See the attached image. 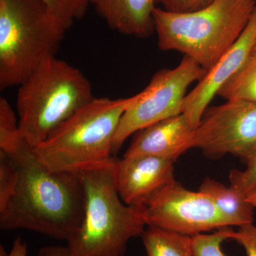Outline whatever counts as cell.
<instances>
[{"label":"cell","instance_id":"cb8c5ba5","mask_svg":"<svg viewBox=\"0 0 256 256\" xmlns=\"http://www.w3.org/2000/svg\"><path fill=\"white\" fill-rule=\"evenodd\" d=\"M28 245L21 237L14 239L9 254H6L4 248L2 250V246H1V254H3V256H28Z\"/></svg>","mask_w":256,"mask_h":256},{"label":"cell","instance_id":"7402d4cb","mask_svg":"<svg viewBox=\"0 0 256 256\" xmlns=\"http://www.w3.org/2000/svg\"><path fill=\"white\" fill-rule=\"evenodd\" d=\"M228 236L244 248L247 256H256V226L254 224L242 226L237 232L228 227Z\"/></svg>","mask_w":256,"mask_h":256},{"label":"cell","instance_id":"2e32d148","mask_svg":"<svg viewBox=\"0 0 256 256\" xmlns=\"http://www.w3.org/2000/svg\"><path fill=\"white\" fill-rule=\"evenodd\" d=\"M217 96L226 100L256 102V56H250L242 68L220 88Z\"/></svg>","mask_w":256,"mask_h":256},{"label":"cell","instance_id":"5bb4252c","mask_svg":"<svg viewBox=\"0 0 256 256\" xmlns=\"http://www.w3.org/2000/svg\"><path fill=\"white\" fill-rule=\"evenodd\" d=\"M198 191L208 195L222 214L234 226H242L254 222L255 207L232 186H227L213 178L204 180Z\"/></svg>","mask_w":256,"mask_h":256},{"label":"cell","instance_id":"30bf717a","mask_svg":"<svg viewBox=\"0 0 256 256\" xmlns=\"http://www.w3.org/2000/svg\"><path fill=\"white\" fill-rule=\"evenodd\" d=\"M256 42V6L237 41L185 97L182 114L194 129L200 124L208 104L217 96L220 88L250 58Z\"/></svg>","mask_w":256,"mask_h":256},{"label":"cell","instance_id":"4316f807","mask_svg":"<svg viewBox=\"0 0 256 256\" xmlns=\"http://www.w3.org/2000/svg\"><path fill=\"white\" fill-rule=\"evenodd\" d=\"M252 56H256V42L255 44V46H254V50H252Z\"/></svg>","mask_w":256,"mask_h":256},{"label":"cell","instance_id":"277c9868","mask_svg":"<svg viewBox=\"0 0 256 256\" xmlns=\"http://www.w3.org/2000/svg\"><path fill=\"white\" fill-rule=\"evenodd\" d=\"M138 96L94 98L34 148L37 158L52 171L74 173L110 161L121 118Z\"/></svg>","mask_w":256,"mask_h":256},{"label":"cell","instance_id":"ba28073f","mask_svg":"<svg viewBox=\"0 0 256 256\" xmlns=\"http://www.w3.org/2000/svg\"><path fill=\"white\" fill-rule=\"evenodd\" d=\"M194 148L213 159L230 154L247 162L256 153V102L230 100L208 108L194 130Z\"/></svg>","mask_w":256,"mask_h":256},{"label":"cell","instance_id":"ffe728a7","mask_svg":"<svg viewBox=\"0 0 256 256\" xmlns=\"http://www.w3.org/2000/svg\"><path fill=\"white\" fill-rule=\"evenodd\" d=\"M228 228L220 229L212 234H201L192 236L194 256H227L222 250V246L229 239Z\"/></svg>","mask_w":256,"mask_h":256},{"label":"cell","instance_id":"52a82bcc","mask_svg":"<svg viewBox=\"0 0 256 256\" xmlns=\"http://www.w3.org/2000/svg\"><path fill=\"white\" fill-rule=\"evenodd\" d=\"M206 73L194 60L184 56L176 68L161 69L154 74L122 114L112 142L114 154L134 133L182 114L188 86Z\"/></svg>","mask_w":256,"mask_h":256},{"label":"cell","instance_id":"5b68a950","mask_svg":"<svg viewBox=\"0 0 256 256\" xmlns=\"http://www.w3.org/2000/svg\"><path fill=\"white\" fill-rule=\"evenodd\" d=\"M94 98L92 84L80 70L55 56L48 57L18 88L23 138L32 148L38 146Z\"/></svg>","mask_w":256,"mask_h":256},{"label":"cell","instance_id":"603a6c76","mask_svg":"<svg viewBox=\"0 0 256 256\" xmlns=\"http://www.w3.org/2000/svg\"><path fill=\"white\" fill-rule=\"evenodd\" d=\"M216 0H156L165 11L173 13H188L206 8Z\"/></svg>","mask_w":256,"mask_h":256},{"label":"cell","instance_id":"7a4b0ae2","mask_svg":"<svg viewBox=\"0 0 256 256\" xmlns=\"http://www.w3.org/2000/svg\"><path fill=\"white\" fill-rule=\"evenodd\" d=\"M116 160L78 173L85 205L82 224L67 242L72 256H124L128 242L146 229L140 208L128 206L120 196Z\"/></svg>","mask_w":256,"mask_h":256},{"label":"cell","instance_id":"4fadbf2b","mask_svg":"<svg viewBox=\"0 0 256 256\" xmlns=\"http://www.w3.org/2000/svg\"><path fill=\"white\" fill-rule=\"evenodd\" d=\"M109 28L140 38L154 32L153 13L156 0H90Z\"/></svg>","mask_w":256,"mask_h":256},{"label":"cell","instance_id":"44dd1931","mask_svg":"<svg viewBox=\"0 0 256 256\" xmlns=\"http://www.w3.org/2000/svg\"><path fill=\"white\" fill-rule=\"evenodd\" d=\"M230 186L246 197L256 194V153L247 162L244 171L232 170L230 173Z\"/></svg>","mask_w":256,"mask_h":256},{"label":"cell","instance_id":"9a60e30c","mask_svg":"<svg viewBox=\"0 0 256 256\" xmlns=\"http://www.w3.org/2000/svg\"><path fill=\"white\" fill-rule=\"evenodd\" d=\"M146 227L141 236L146 256H194L191 236L158 227Z\"/></svg>","mask_w":256,"mask_h":256},{"label":"cell","instance_id":"7c38bea8","mask_svg":"<svg viewBox=\"0 0 256 256\" xmlns=\"http://www.w3.org/2000/svg\"><path fill=\"white\" fill-rule=\"evenodd\" d=\"M194 129L183 114L138 131L124 156H152L174 162L194 148Z\"/></svg>","mask_w":256,"mask_h":256},{"label":"cell","instance_id":"e0dca14e","mask_svg":"<svg viewBox=\"0 0 256 256\" xmlns=\"http://www.w3.org/2000/svg\"><path fill=\"white\" fill-rule=\"evenodd\" d=\"M24 140L14 110L4 98H0V150L11 154Z\"/></svg>","mask_w":256,"mask_h":256},{"label":"cell","instance_id":"ac0fdd59","mask_svg":"<svg viewBox=\"0 0 256 256\" xmlns=\"http://www.w3.org/2000/svg\"><path fill=\"white\" fill-rule=\"evenodd\" d=\"M20 173L10 154L0 150V212L4 210L18 188Z\"/></svg>","mask_w":256,"mask_h":256},{"label":"cell","instance_id":"d6986e66","mask_svg":"<svg viewBox=\"0 0 256 256\" xmlns=\"http://www.w3.org/2000/svg\"><path fill=\"white\" fill-rule=\"evenodd\" d=\"M56 18L67 28H72L76 20H80L86 13L90 0H41Z\"/></svg>","mask_w":256,"mask_h":256},{"label":"cell","instance_id":"3957f363","mask_svg":"<svg viewBox=\"0 0 256 256\" xmlns=\"http://www.w3.org/2000/svg\"><path fill=\"white\" fill-rule=\"evenodd\" d=\"M256 6V0H216L192 12L156 8L158 46L180 52L208 72L242 35Z\"/></svg>","mask_w":256,"mask_h":256},{"label":"cell","instance_id":"6da1fadb","mask_svg":"<svg viewBox=\"0 0 256 256\" xmlns=\"http://www.w3.org/2000/svg\"><path fill=\"white\" fill-rule=\"evenodd\" d=\"M8 154L18 166L20 180L14 196L0 212V228L26 229L68 242L84 216L85 193L80 175L48 169L25 140Z\"/></svg>","mask_w":256,"mask_h":256},{"label":"cell","instance_id":"8992f818","mask_svg":"<svg viewBox=\"0 0 256 256\" xmlns=\"http://www.w3.org/2000/svg\"><path fill=\"white\" fill-rule=\"evenodd\" d=\"M68 30L41 0H0V88L23 84Z\"/></svg>","mask_w":256,"mask_h":256},{"label":"cell","instance_id":"484cf974","mask_svg":"<svg viewBox=\"0 0 256 256\" xmlns=\"http://www.w3.org/2000/svg\"><path fill=\"white\" fill-rule=\"evenodd\" d=\"M247 200L254 206L256 207V194H255L250 195L247 197Z\"/></svg>","mask_w":256,"mask_h":256},{"label":"cell","instance_id":"d4e9b609","mask_svg":"<svg viewBox=\"0 0 256 256\" xmlns=\"http://www.w3.org/2000/svg\"><path fill=\"white\" fill-rule=\"evenodd\" d=\"M38 256H72L68 246H48L40 249Z\"/></svg>","mask_w":256,"mask_h":256},{"label":"cell","instance_id":"8fae6325","mask_svg":"<svg viewBox=\"0 0 256 256\" xmlns=\"http://www.w3.org/2000/svg\"><path fill=\"white\" fill-rule=\"evenodd\" d=\"M114 180L124 204L144 207L176 181L174 162L152 156H124L114 162Z\"/></svg>","mask_w":256,"mask_h":256},{"label":"cell","instance_id":"9c48e42d","mask_svg":"<svg viewBox=\"0 0 256 256\" xmlns=\"http://www.w3.org/2000/svg\"><path fill=\"white\" fill-rule=\"evenodd\" d=\"M140 208L146 226L191 237L233 226L208 195L190 191L176 181L146 206Z\"/></svg>","mask_w":256,"mask_h":256}]
</instances>
